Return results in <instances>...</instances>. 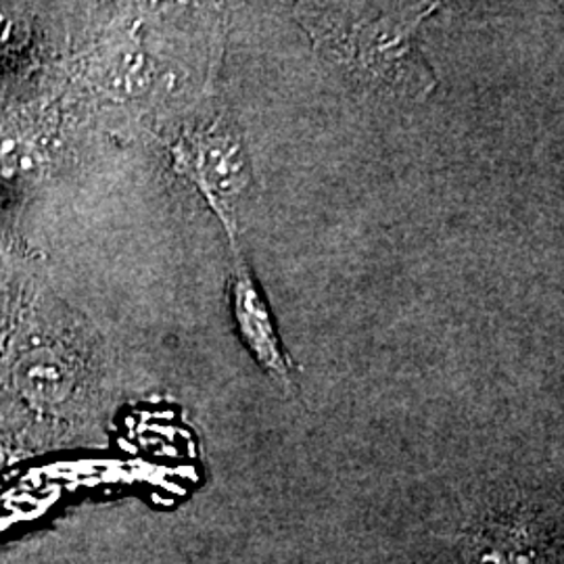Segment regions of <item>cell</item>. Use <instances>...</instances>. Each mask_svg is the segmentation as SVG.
Instances as JSON below:
<instances>
[{"label":"cell","mask_w":564,"mask_h":564,"mask_svg":"<svg viewBox=\"0 0 564 564\" xmlns=\"http://www.w3.org/2000/svg\"><path fill=\"white\" fill-rule=\"evenodd\" d=\"M431 9L372 11V7H335L307 23V32L328 57L362 84L395 95H421L435 86L419 48L416 32Z\"/></svg>","instance_id":"1"},{"label":"cell","mask_w":564,"mask_h":564,"mask_svg":"<svg viewBox=\"0 0 564 564\" xmlns=\"http://www.w3.org/2000/svg\"><path fill=\"white\" fill-rule=\"evenodd\" d=\"M176 155L178 167L199 186L235 241L239 202L251 184L249 158L237 128L214 121L205 130L186 137Z\"/></svg>","instance_id":"2"},{"label":"cell","mask_w":564,"mask_h":564,"mask_svg":"<svg viewBox=\"0 0 564 564\" xmlns=\"http://www.w3.org/2000/svg\"><path fill=\"white\" fill-rule=\"evenodd\" d=\"M230 305L239 337L253 360L282 389H293V364L282 347L276 324L263 300L262 289L258 286L249 265L242 262L241 256H237L230 276Z\"/></svg>","instance_id":"3"},{"label":"cell","mask_w":564,"mask_h":564,"mask_svg":"<svg viewBox=\"0 0 564 564\" xmlns=\"http://www.w3.org/2000/svg\"><path fill=\"white\" fill-rule=\"evenodd\" d=\"M18 381L34 400L59 402L69 393L72 375L51 351H34L18 368Z\"/></svg>","instance_id":"4"}]
</instances>
